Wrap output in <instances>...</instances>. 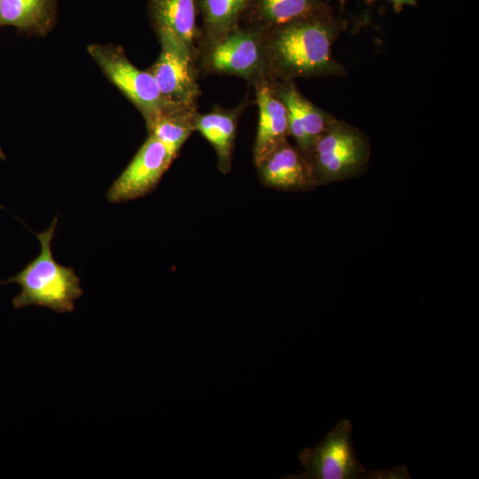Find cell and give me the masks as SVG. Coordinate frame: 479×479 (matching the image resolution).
Returning <instances> with one entry per match:
<instances>
[{
    "instance_id": "obj_1",
    "label": "cell",
    "mask_w": 479,
    "mask_h": 479,
    "mask_svg": "<svg viewBox=\"0 0 479 479\" xmlns=\"http://www.w3.org/2000/svg\"><path fill=\"white\" fill-rule=\"evenodd\" d=\"M347 28L348 21L335 16L330 8L262 32L270 78L294 82L345 75L344 67L332 53V45Z\"/></svg>"
},
{
    "instance_id": "obj_2",
    "label": "cell",
    "mask_w": 479,
    "mask_h": 479,
    "mask_svg": "<svg viewBox=\"0 0 479 479\" xmlns=\"http://www.w3.org/2000/svg\"><path fill=\"white\" fill-rule=\"evenodd\" d=\"M58 217L50 227L35 233L41 246L40 253L19 273L0 285L15 283L21 290L13 297L12 306L21 309L27 306L45 307L58 313L71 312L75 302L83 294L80 278L72 267L58 263L51 252Z\"/></svg>"
},
{
    "instance_id": "obj_3",
    "label": "cell",
    "mask_w": 479,
    "mask_h": 479,
    "mask_svg": "<svg viewBox=\"0 0 479 479\" xmlns=\"http://www.w3.org/2000/svg\"><path fill=\"white\" fill-rule=\"evenodd\" d=\"M369 159L367 136L358 128L336 118L317 139L307 158L316 186L362 174Z\"/></svg>"
},
{
    "instance_id": "obj_4",
    "label": "cell",
    "mask_w": 479,
    "mask_h": 479,
    "mask_svg": "<svg viewBox=\"0 0 479 479\" xmlns=\"http://www.w3.org/2000/svg\"><path fill=\"white\" fill-rule=\"evenodd\" d=\"M197 64L204 75H235L250 85L270 78L263 33L239 25L197 47Z\"/></svg>"
},
{
    "instance_id": "obj_5",
    "label": "cell",
    "mask_w": 479,
    "mask_h": 479,
    "mask_svg": "<svg viewBox=\"0 0 479 479\" xmlns=\"http://www.w3.org/2000/svg\"><path fill=\"white\" fill-rule=\"evenodd\" d=\"M156 35L161 51L147 70L155 80L166 110H197L200 94L197 51L167 33Z\"/></svg>"
},
{
    "instance_id": "obj_6",
    "label": "cell",
    "mask_w": 479,
    "mask_h": 479,
    "mask_svg": "<svg viewBox=\"0 0 479 479\" xmlns=\"http://www.w3.org/2000/svg\"><path fill=\"white\" fill-rule=\"evenodd\" d=\"M87 51L107 79L140 112L146 126L166 111L151 73L134 66L121 46L94 43Z\"/></svg>"
},
{
    "instance_id": "obj_7",
    "label": "cell",
    "mask_w": 479,
    "mask_h": 479,
    "mask_svg": "<svg viewBox=\"0 0 479 479\" xmlns=\"http://www.w3.org/2000/svg\"><path fill=\"white\" fill-rule=\"evenodd\" d=\"M352 427L342 420L326 436L311 448L299 453L304 471L285 478L294 479H357L365 473L357 459L351 441Z\"/></svg>"
},
{
    "instance_id": "obj_8",
    "label": "cell",
    "mask_w": 479,
    "mask_h": 479,
    "mask_svg": "<svg viewBox=\"0 0 479 479\" xmlns=\"http://www.w3.org/2000/svg\"><path fill=\"white\" fill-rule=\"evenodd\" d=\"M177 156L163 143L148 135L130 162L107 190V201L121 203L150 193Z\"/></svg>"
},
{
    "instance_id": "obj_9",
    "label": "cell",
    "mask_w": 479,
    "mask_h": 479,
    "mask_svg": "<svg viewBox=\"0 0 479 479\" xmlns=\"http://www.w3.org/2000/svg\"><path fill=\"white\" fill-rule=\"evenodd\" d=\"M270 84L284 103L288 117L289 136L308 158L315 142L335 119L309 100L294 82H281L270 78Z\"/></svg>"
},
{
    "instance_id": "obj_10",
    "label": "cell",
    "mask_w": 479,
    "mask_h": 479,
    "mask_svg": "<svg viewBox=\"0 0 479 479\" xmlns=\"http://www.w3.org/2000/svg\"><path fill=\"white\" fill-rule=\"evenodd\" d=\"M261 183L279 191H307L316 187L310 165L287 138L279 143L257 165Z\"/></svg>"
},
{
    "instance_id": "obj_11",
    "label": "cell",
    "mask_w": 479,
    "mask_h": 479,
    "mask_svg": "<svg viewBox=\"0 0 479 479\" xmlns=\"http://www.w3.org/2000/svg\"><path fill=\"white\" fill-rule=\"evenodd\" d=\"M269 79L261 80L253 85L259 111L253 148L255 165L289 136L287 108L272 90Z\"/></svg>"
},
{
    "instance_id": "obj_12",
    "label": "cell",
    "mask_w": 479,
    "mask_h": 479,
    "mask_svg": "<svg viewBox=\"0 0 479 479\" xmlns=\"http://www.w3.org/2000/svg\"><path fill=\"white\" fill-rule=\"evenodd\" d=\"M247 96L233 108L215 106L211 111L194 117L195 131H198L214 147L217 168L224 175L231 171L238 122L248 106Z\"/></svg>"
},
{
    "instance_id": "obj_13",
    "label": "cell",
    "mask_w": 479,
    "mask_h": 479,
    "mask_svg": "<svg viewBox=\"0 0 479 479\" xmlns=\"http://www.w3.org/2000/svg\"><path fill=\"white\" fill-rule=\"evenodd\" d=\"M147 11L156 34L167 33L197 51V0H148Z\"/></svg>"
},
{
    "instance_id": "obj_14",
    "label": "cell",
    "mask_w": 479,
    "mask_h": 479,
    "mask_svg": "<svg viewBox=\"0 0 479 479\" xmlns=\"http://www.w3.org/2000/svg\"><path fill=\"white\" fill-rule=\"evenodd\" d=\"M57 12V0H0V28L43 37L53 29Z\"/></svg>"
},
{
    "instance_id": "obj_15",
    "label": "cell",
    "mask_w": 479,
    "mask_h": 479,
    "mask_svg": "<svg viewBox=\"0 0 479 479\" xmlns=\"http://www.w3.org/2000/svg\"><path fill=\"white\" fill-rule=\"evenodd\" d=\"M331 7L323 0H251L240 25L264 32Z\"/></svg>"
},
{
    "instance_id": "obj_16",
    "label": "cell",
    "mask_w": 479,
    "mask_h": 479,
    "mask_svg": "<svg viewBox=\"0 0 479 479\" xmlns=\"http://www.w3.org/2000/svg\"><path fill=\"white\" fill-rule=\"evenodd\" d=\"M251 0H197L201 15L198 45L210 42L240 25Z\"/></svg>"
},
{
    "instance_id": "obj_17",
    "label": "cell",
    "mask_w": 479,
    "mask_h": 479,
    "mask_svg": "<svg viewBox=\"0 0 479 479\" xmlns=\"http://www.w3.org/2000/svg\"><path fill=\"white\" fill-rule=\"evenodd\" d=\"M195 111L167 110L146 126L148 135L160 140L178 154L187 138L195 131Z\"/></svg>"
},
{
    "instance_id": "obj_18",
    "label": "cell",
    "mask_w": 479,
    "mask_h": 479,
    "mask_svg": "<svg viewBox=\"0 0 479 479\" xmlns=\"http://www.w3.org/2000/svg\"><path fill=\"white\" fill-rule=\"evenodd\" d=\"M397 12H400L404 5H416L417 0H389Z\"/></svg>"
},
{
    "instance_id": "obj_19",
    "label": "cell",
    "mask_w": 479,
    "mask_h": 479,
    "mask_svg": "<svg viewBox=\"0 0 479 479\" xmlns=\"http://www.w3.org/2000/svg\"><path fill=\"white\" fill-rule=\"evenodd\" d=\"M348 0H339L340 4L342 5L345 4V3L347 2ZM365 2H366L367 4H372L373 2V0H364Z\"/></svg>"
},
{
    "instance_id": "obj_20",
    "label": "cell",
    "mask_w": 479,
    "mask_h": 479,
    "mask_svg": "<svg viewBox=\"0 0 479 479\" xmlns=\"http://www.w3.org/2000/svg\"><path fill=\"white\" fill-rule=\"evenodd\" d=\"M0 159L3 160V161H5V155H4V153L2 150L1 146H0Z\"/></svg>"
}]
</instances>
